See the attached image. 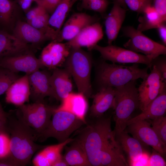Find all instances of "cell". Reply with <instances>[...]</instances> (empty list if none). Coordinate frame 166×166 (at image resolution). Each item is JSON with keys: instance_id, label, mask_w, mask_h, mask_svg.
Wrapping results in <instances>:
<instances>
[{"instance_id": "2e32d148", "label": "cell", "mask_w": 166, "mask_h": 166, "mask_svg": "<svg viewBox=\"0 0 166 166\" xmlns=\"http://www.w3.org/2000/svg\"><path fill=\"white\" fill-rule=\"evenodd\" d=\"M99 18L82 12L72 14L60 31L59 42L70 41L87 26L98 22Z\"/></svg>"}, {"instance_id": "7402d4cb", "label": "cell", "mask_w": 166, "mask_h": 166, "mask_svg": "<svg viewBox=\"0 0 166 166\" xmlns=\"http://www.w3.org/2000/svg\"><path fill=\"white\" fill-rule=\"evenodd\" d=\"M86 98L81 93L72 92L61 101L60 105L55 109L69 112L86 122L85 116L88 108Z\"/></svg>"}, {"instance_id": "bcb514c9", "label": "cell", "mask_w": 166, "mask_h": 166, "mask_svg": "<svg viewBox=\"0 0 166 166\" xmlns=\"http://www.w3.org/2000/svg\"><path fill=\"white\" fill-rule=\"evenodd\" d=\"M6 120L0 119V132H7Z\"/></svg>"}, {"instance_id": "d4e9b609", "label": "cell", "mask_w": 166, "mask_h": 166, "mask_svg": "<svg viewBox=\"0 0 166 166\" xmlns=\"http://www.w3.org/2000/svg\"><path fill=\"white\" fill-rule=\"evenodd\" d=\"M139 115L130 118L127 125L138 121L153 120L156 118L165 116L166 112V89L159 95Z\"/></svg>"}, {"instance_id": "d590c367", "label": "cell", "mask_w": 166, "mask_h": 166, "mask_svg": "<svg viewBox=\"0 0 166 166\" xmlns=\"http://www.w3.org/2000/svg\"><path fill=\"white\" fill-rule=\"evenodd\" d=\"M10 154V136L7 132H0V160L8 159Z\"/></svg>"}, {"instance_id": "44dd1931", "label": "cell", "mask_w": 166, "mask_h": 166, "mask_svg": "<svg viewBox=\"0 0 166 166\" xmlns=\"http://www.w3.org/2000/svg\"><path fill=\"white\" fill-rule=\"evenodd\" d=\"M115 88L103 87L93 97V100L90 108V114L93 118L101 117L110 108H113Z\"/></svg>"}, {"instance_id": "277c9868", "label": "cell", "mask_w": 166, "mask_h": 166, "mask_svg": "<svg viewBox=\"0 0 166 166\" xmlns=\"http://www.w3.org/2000/svg\"><path fill=\"white\" fill-rule=\"evenodd\" d=\"M136 80L115 88L114 119L115 125L114 134L124 131L131 114L139 108V99Z\"/></svg>"}, {"instance_id": "5b68a950", "label": "cell", "mask_w": 166, "mask_h": 166, "mask_svg": "<svg viewBox=\"0 0 166 166\" xmlns=\"http://www.w3.org/2000/svg\"><path fill=\"white\" fill-rule=\"evenodd\" d=\"M65 69L73 78L79 92L87 98L92 93L90 81L92 60L90 55L80 48H70L64 62Z\"/></svg>"}, {"instance_id": "74e56055", "label": "cell", "mask_w": 166, "mask_h": 166, "mask_svg": "<svg viewBox=\"0 0 166 166\" xmlns=\"http://www.w3.org/2000/svg\"><path fill=\"white\" fill-rule=\"evenodd\" d=\"M61 0H36L34 1L51 14L54 12Z\"/></svg>"}, {"instance_id": "d6a6232c", "label": "cell", "mask_w": 166, "mask_h": 166, "mask_svg": "<svg viewBox=\"0 0 166 166\" xmlns=\"http://www.w3.org/2000/svg\"><path fill=\"white\" fill-rule=\"evenodd\" d=\"M81 6L85 9L103 14L106 11L109 4L108 0H81Z\"/></svg>"}, {"instance_id": "7bdbcfd3", "label": "cell", "mask_w": 166, "mask_h": 166, "mask_svg": "<svg viewBox=\"0 0 166 166\" xmlns=\"http://www.w3.org/2000/svg\"><path fill=\"white\" fill-rule=\"evenodd\" d=\"M21 8L24 10H26L30 7L33 0H16V1Z\"/></svg>"}, {"instance_id": "ab89813d", "label": "cell", "mask_w": 166, "mask_h": 166, "mask_svg": "<svg viewBox=\"0 0 166 166\" xmlns=\"http://www.w3.org/2000/svg\"><path fill=\"white\" fill-rule=\"evenodd\" d=\"M148 164L149 166H166V162L162 156L153 149L149 160Z\"/></svg>"}, {"instance_id": "1f68e13d", "label": "cell", "mask_w": 166, "mask_h": 166, "mask_svg": "<svg viewBox=\"0 0 166 166\" xmlns=\"http://www.w3.org/2000/svg\"><path fill=\"white\" fill-rule=\"evenodd\" d=\"M152 127L160 140L166 145V116L150 120Z\"/></svg>"}, {"instance_id": "4dcf8cb0", "label": "cell", "mask_w": 166, "mask_h": 166, "mask_svg": "<svg viewBox=\"0 0 166 166\" xmlns=\"http://www.w3.org/2000/svg\"><path fill=\"white\" fill-rule=\"evenodd\" d=\"M20 77L17 73L0 67V96L6 93L10 86Z\"/></svg>"}, {"instance_id": "60d3db41", "label": "cell", "mask_w": 166, "mask_h": 166, "mask_svg": "<svg viewBox=\"0 0 166 166\" xmlns=\"http://www.w3.org/2000/svg\"><path fill=\"white\" fill-rule=\"evenodd\" d=\"M44 9L42 6L38 5L37 6L28 11L26 14L27 22L34 18Z\"/></svg>"}, {"instance_id": "3957f363", "label": "cell", "mask_w": 166, "mask_h": 166, "mask_svg": "<svg viewBox=\"0 0 166 166\" xmlns=\"http://www.w3.org/2000/svg\"><path fill=\"white\" fill-rule=\"evenodd\" d=\"M149 68V67L147 66L144 68H140L137 63L126 66L103 61L99 64L97 68V81L101 88H116L131 81L139 78L144 79L148 74Z\"/></svg>"}, {"instance_id": "ee69618b", "label": "cell", "mask_w": 166, "mask_h": 166, "mask_svg": "<svg viewBox=\"0 0 166 166\" xmlns=\"http://www.w3.org/2000/svg\"><path fill=\"white\" fill-rule=\"evenodd\" d=\"M8 115V113L4 111L0 103V119L6 120Z\"/></svg>"}, {"instance_id": "4fadbf2b", "label": "cell", "mask_w": 166, "mask_h": 166, "mask_svg": "<svg viewBox=\"0 0 166 166\" xmlns=\"http://www.w3.org/2000/svg\"><path fill=\"white\" fill-rule=\"evenodd\" d=\"M0 67L16 73L21 72L29 75L44 68L39 59L28 51L0 58Z\"/></svg>"}, {"instance_id": "b9f144b4", "label": "cell", "mask_w": 166, "mask_h": 166, "mask_svg": "<svg viewBox=\"0 0 166 166\" xmlns=\"http://www.w3.org/2000/svg\"><path fill=\"white\" fill-rule=\"evenodd\" d=\"M159 36L164 45H166V22L161 23L157 27Z\"/></svg>"}, {"instance_id": "cb8c5ba5", "label": "cell", "mask_w": 166, "mask_h": 166, "mask_svg": "<svg viewBox=\"0 0 166 166\" xmlns=\"http://www.w3.org/2000/svg\"><path fill=\"white\" fill-rule=\"evenodd\" d=\"M28 49L27 44L8 32L0 30V58L22 53Z\"/></svg>"}, {"instance_id": "ba28073f", "label": "cell", "mask_w": 166, "mask_h": 166, "mask_svg": "<svg viewBox=\"0 0 166 166\" xmlns=\"http://www.w3.org/2000/svg\"><path fill=\"white\" fill-rule=\"evenodd\" d=\"M121 30L123 35L129 38L123 45L127 49L142 53L152 60L159 56L166 55L165 46L152 40L133 26H124Z\"/></svg>"}, {"instance_id": "f1b7e54d", "label": "cell", "mask_w": 166, "mask_h": 166, "mask_svg": "<svg viewBox=\"0 0 166 166\" xmlns=\"http://www.w3.org/2000/svg\"><path fill=\"white\" fill-rule=\"evenodd\" d=\"M81 0H61L50 16L49 25L60 31L65 19L74 3Z\"/></svg>"}, {"instance_id": "603a6c76", "label": "cell", "mask_w": 166, "mask_h": 166, "mask_svg": "<svg viewBox=\"0 0 166 166\" xmlns=\"http://www.w3.org/2000/svg\"><path fill=\"white\" fill-rule=\"evenodd\" d=\"M74 139L69 138L63 142L46 146L33 158V164L35 166H53L54 163L62 157L61 153L63 148Z\"/></svg>"}, {"instance_id": "8fae6325", "label": "cell", "mask_w": 166, "mask_h": 166, "mask_svg": "<svg viewBox=\"0 0 166 166\" xmlns=\"http://www.w3.org/2000/svg\"><path fill=\"white\" fill-rule=\"evenodd\" d=\"M98 51L105 60L113 63H141L151 67L152 60L144 55H142L112 44L105 46L96 45L93 48Z\"/></svg>"}, {"instance_id": "8d00e7d4", "label": "cell", "mask_w": 166, "mask_h": 166, "mask_svg": "<svg viewBox=\"0 0 166 166\" xmlns=\"http://www.w3.org/2000/svg\"><path fill=\"white\" fill-rule=\"evenodd\" d=\"M165 55H160L153 59L151 66V67L153 65L155 66L160 73L163 79L166 82V58Z\"/></svg>"}, {"instance_id": "9c48e42d", "label": "cell", "mask_w": 166, "mask_h": 166, "mask_svg": "<svg viewBox=\"0 0 166 166\" xmlns=\"http://www.w3.org/2000/svg\"><path fill=\"white\" fill-rule=\"evenodd\" d=\"M60 31L56 30L49 25L38 29L27 22L18 21L16 22L13 29L12 34L26 44H36L47 40L59 42Z\"/></svg>"}, {"instance_id": "ac0fdd59", "label": "cell", "mask_w": 166, "mask_h": 166, "mask_svg": "<svg viewBox=\"0 0 166 166\" xmlns=\"http://www.w3.org/2000/svg\"><path fill=\"white\" fill-rule=\"evenodd\" d=\"M71 77L65 69H53L50 77L53 98L61 101L72 92Z\"/></svg>"}, {"instance_id": "f546056e", "label": "cell", "mask_w": 166, "mask_h": 166, "mask_svg": "<svg viewBox=\"0 0 166 166\" xmlns=\"http://www.w3.org/2000/svg\"><path fill=\"white\" fill-rule=\"evenodd\" d=\"M138 19L139 22L137 29L142 32L156 29L162 23L166 22L161 18L152 5L147 8Z\"/></svg>"}, {"instance_id": "4316f807", "label": "cell", "mask_w": 166, "mask_h": 166, "mask_svg": "<svg viewBox=\"0 0 166 166\" xmlns=\"http://www.w3.org/2000/svg\"><path fill=\"white\" fill-rule=\"evenodd\" d=\"M69 146L65 147L63 157L69 166H91L86 154L80 143L74 139Z\"/></svg>"}, {"instance_id": "5bb4252c", "label": "cell", "mask_w": 166, "mask_h": 166, "mask_svg": "<svg viewBox=\"0 0 166 166\" xmlns=\"http://www.w3.org/2000/svg\"><path fill=\"white\" fill-rule=\"evenodd\" d=\"M70 50L66 43L52 41L43 48L39 59L44 67L53 70L64 64Z\"/></svg>"}, {"instance_id": "681fc988", "label": "cell", "mask_w": 166, "mask_h": 166, "mask_svg": "<svg viewBox=\"0 0 166 166\" xmlns=\"http://www.w3.org/2000/svg\"></svg>"}, {"instance_id": "6da1fadb", "label": "cell", "mask_w": 166, "mask_h": 166, "mask_svg": "<svg viewBox=\"0 0 166 166\" xmlns=\"http://www.w3.org/2000/svg\"><path fill=\"white\" fill-rule=\"evenodd\" d=\"M74 139L84 149L91 166H100L101 157L118 145L111 128L110 117L95 118Z\"/></svg>"}, {"instance_id": "c3c4849f", "label": "cell", "mask_w": 166, "mask_h": 166, "mask_svg": "<svg viewBox=\"0 0 166 166\" xmlns=\"http://www.w3.org/2000/svg\"><path fill=\"white\" fill-rule=\"evenodd\" d=\"M34 0V1L36 0Z\"/></svg>"}, {"instance_id": "f6af8a7d", "label": "cell", "mask_w": 166, "mask_h": 166, "mask_svg": "<svg viewBox=\"0 0 166 166\" xmlns=\"http://www.w3.org/2000/svg\"><path fill=\"white\" fill-rule=\"evenodd\" d=\"M69 165L63 157L57 161L53 166H68Z\"/></svg>"}, {"instance_id": "9a60e30c", "label": "cell", "mask_w": 166, "mask_h": 166, "mask_svg": "<svg viewBox=\"0 0 166 166\" xmlns=\"http://www.w3.org/2000/svg\"><path fill=\"white\" fill-rule=\"evenodd\" d=\"M51 74L45 70H38L29 75L30 98L33 102L44 101L47 97H52Z\"/></svg>"}, {"instance_id": "e0dca14e", "label": "cell", "mask_w": 166, "mask_h": 166, "mask_svg": "<svg viewBox=\"0 0 166 166\" xmlns=\"http://www.w3.org/2000/svg\"><path fill=\"white\" fill-rule=\"evenodd\" d=\"M102 27L98 21L83 28L74 38L66 43L70 48L86 47L89 50L103 37Z\"/></svg>"}, {"instance_id": "7dc6e473", "label": "cell", "mask_w": 166, "mask_h": 166, "mask_svg": "<svg viewBox=\"0 0 166 166\" xmlns=\"http://www.w3.org/2000/svg\"><path fill=\"white\" fill-rule=\"evenodd\" d=\"M116 0L122 7L126 9L127 8V6L124 2V0Z\"/></svg>"}, {"instance_id": "d6986e66", "label": "cell", "mask_w": 166, "mask_h": 166, "mask_svg": "<svg viewBox=\"0 0 166 166\" xmlns=\"http://www.w3.org/2000/svg\"><path fill=\"white\" fill-rule=\"evenodd\" d=\"M5 93V100L8 103L19 107L29 102L30 94L29 74L18 78Z\"/></svg>"}, {"instance_id": "e575fe53", "label": "cell", "mask_w": 166, "mask_h": 166, "mask_svg": "<svg viewBox=\"0 0 166 166\" xmlns=\"http://www.w3.org/2000/svg\"><path fill=\"white\" fill-rule=\"evenodd\" d=\"M49 14L44 9L34 18L27 22L36 28L42 29L49 25Z\"/></svg>"}, {"instance_id": "7a4b0ae2", "label": "cell", "mask_w": 166, "mask_h": 166, "mask_svg": "<svg viewBox=\"0 0 166 166\" xmlns=\"http://www.w3.org/2000/svg\"><path fill=\"white\" fill-rule=\"evenodd\" d=\"M7 132L10 137V154L8 159L14 166L28 164L34 154L45 147L36 143L39 134L26 124L16 114L8 113Z\"/></svg>"}, {"instance_id": "484cf974", "label": "cell", "mask_w": 166, "mask_h": 166, "mask_svg": "<svg viewBox=\"0 0 166 166\" xmlns=\"http://www.w3.org/2000/svg\"><path fill=\"white\" fill-rule=\"evenodd\" d=\"M114 134L116 140L130 160L136 161L142 156L144 148L143 144L138 140L130 136L124 130Z\"/></svg>"}, {"instance_id": "836d02e7", "label": "cell", "mask_w": 166, "mask_h": 166, "mask_svg": "<svg viewBox=\"0 0 166 166\" xmlns=\"http://www.w3.org/2000/svg\"><path fill=\"white\" fill-rule=\"evenodd\" d=\"M126 6L131 10L142 14L148 7L152 5L153 0H124Z\"/></svg>"}, {"instance_id": "ffe728a7", "label": "cell", "mask_w": 166, "mask_h": 166, "mask_svg": "<svg viewBox=\"0 0 166 166\" xmlns=\"http://www.w3.org/2000/svg\"><path fill=\"white\" fill-rule=\"evenodd\" d=\"M113 6L106 17L105 25L108 45L112 44L117 38L125 19L126 10L116 0H113Z\"/></svg>"}, {"instance_id": "52a82bcc", "label": "cell", "mask_w": 166, "mask_h": 166, "mask_svg": "<svg viewBox=\"0 0 166 166\" xmlns=\"http://www.w3.org/2000/svg\"><path fill=\"white\" fill-rule=\"evenodd\" d=\"M18 107L17 115L39 134L48 126L55 108L47 105L44 101Z\"/></svg>"}, {"instance_id": "f35d334b", "label": "cell", "mask_w": 166, "mask_h": 166, "mask_svg": "<svg viewBox=\"0 0 166 166\" xmlns=\"http://www.w3.org/2000/svg\"><path fill=\"white\" fill-rule=\"evenodd\" d=\"M152 6L165 22L166 21V0H153Z\"/></svg>"}, {"instance_id": "30bf717a", "label": "cell", "mask_w": 166, "mask_h": 166, "mask_svg": "<svg viewBox=\"0 0 166 166\" xmlns=\"http://www.w3.org/2000/svg\"><path fill=\"white\" fill-rule=\"evenodd\" d=\"M137 88L139 108L144 110L148 105L166 89V83L155 65Z\"/></svg>"}, {"instance_id": "7c38bea8", "label": "cell", "mask_w": 166, "mask_h": 166, "mask_svg": "<svg viewBox=\"0 0 166 166\" xmlns=\"http://www.w3.org/2000/svg\"><path fill=\"white\" fill-rule=\"evenodd\" d=\"M124 130L143 144L152 147L163 157L165 156L166 145L160 140L152 128L150 123L147 120L131 123Z\"/></svg>"}, {"instance_id": "83f0119b", "label": "cell", "mask_w": 166, "mask_h": 166, "mask_svg": "<svg viewBox=\"0 0 166 166\" xmlns=\"http://www.w3.org/2000/svg\"><path fill=\"white\" fill-rule=\"evenodd\" d=\"M17 8L16 1L0 0V30L8 32L13 28Z\"/></svg>"}, {"instance_id": "8992f818", "label": "cell", "mask_w": 166, "mask_h": 166, "mask_svg": "<svg viewBox=\"0 0 166 166\" xmlns=\"http://www.w3.org/2000/svg\"><path fill=\"white\" fill-rule=\"evenodd\" d=\"M55 108L48 126L38 136V140L40 142L53 137L58 143L63 142L86 123L69 112L56 110Z\"/></svg>"}]
</instances>
